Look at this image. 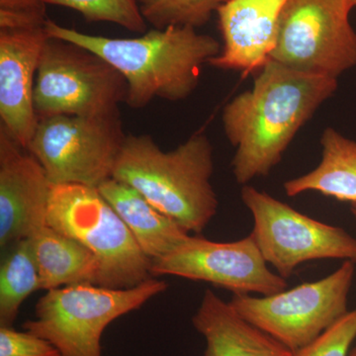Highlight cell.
I'll use <instances>...</instances> for the list:
<instances>
[{
  "instance_id": "cell-4",
  "label": "cell",
  "mask_w": 356,
  "mask_h": 356,
  "mask_svg": "<svg viewBox=\"0 0 356 356\" xmlns=\"http://www.w3.org/2000/svg\"><path fill=\"white\" fill-rule=\"evenodd\" d=\"M47 225L95 255L100 266L98 286L127 289L154 277L153 261L95 187L51 185Z\"/></svg>"
},
{
  "instance_id": "cell-16",
  "label": "cell",
  "mask_w": 356,
  "mask_h": 356,
  "mask_svg": "<svg viewBox=\"0 0 356 356\" xmlns=\"http://www.w3.org/2000/svg\"><path fill=\"white\" fill-rule=\"evenodd\" d=\"M98 191L127 225L152 261L170 254L191 238L186 229L124 182L110 178Z\"/></svg>"
},
{
  "instance_id": "cell-26",
  "label": "cell",
  "mask_w": 356,
  "mask_h": 356,
  "mask_svg": "<svg viewBox=\"0 0 356 356\" xmlns=\"http://www.w3.org/2000/svg\"><path fill=\"white\" fill-rule=\"evenodd\" d=\"M350 3L353 8H355V7H356V0H350Z\"/></svg>"
},
{
  "instance_id": "cell-13",
  "label": "cell",
  "mask_w": 356,
  "mask_h": 356,
  "mask_svg": "<svg viewBox=\"0 0 356 356\" xmlns=\"http://www.w3.org/2000/svg\"><path fill=\"white\" fill-rule=\"evenodd\" d=\"M44 24L0 28V126L25 149L39 121L34 89L49 39Z\"/></svg>"
},
{
  "instance_id": "cell-18",
  "label": "cell",
  "mask_w": 356,
  "mask_h": 356,
  "mask_svg": "<svg viewBox=\"0 0 356 356\" xmlns=\"http://www.w3.org/2000/svg\"><path fill=\"white\" fill-rule=\"evenodd\" d=\"M322 159L312 172L287 180L285 193L295 197L315 191L343 202L356 203V142L334 128H325L321 137Z\"/></svg>"
},
{
  "instance_id": "cell-14",
  "label": "cell",
  "mask_w": 356,
  "mask_h": 356,
  "mask_svg": "<svg viewBox=\"0 0 356 356\" xmlns=\"http://www.w3.org/2000/svg\"><path fill=\"white\" fill-rule=\"evenodd\" d=\"M285 2L226 0L217 10L222 50L209 65L220 70L257 74L275 48Z\"/></svg>"
},
{
  "instance_id": "cell-24",
  "label": "cell",
  "mask_w": 356,
  "mask_h": 356,
  "mask_svg": "<svg viewBox=\"0 0 356 356\" xmlns=\"http://www.w3.org/2000/svg\"><path fill=\"white\" fill-rule=\"evenodd\" d=\"M47 0H0V28L44 25Z\"/></svg>"
},
{
  "instance_id": "cell-6",
  "label": "cell",
  "mask_w": 356,
  "mask_h": 356,
  "mask_svg": "<svg viewBox=\"0 0 356 356\" xmlns=\"http://www.w3.org/2000/svg\"><path fill=\"white\" fill-rule=\"evenodd\" d=\"M127 95L125 77L104 58L72 42L49 37L35 83L38 120L58 115L116 113Z\"/></svg>"
},
{
  "instance_id": "cell-15",
  "label": "cell",
  "mask_w": 356,
  "mask_h": 356,
  "mask_svg": "<svg viewBox=\"0 0 356 356\" xmlns=\"http://www.w3.org/2000/svg\"><path fill=\"white\" fill-rule=\"evenodd\" d=\"M192 324L205 337L204 356L292 355L286 346L248 323L209 289L204 293Z\"/></svg>"
},
{
  "instance_id": "cell-19",
  "label": "cell",
  "mask_w": 356,
  "mask_h": 356,
  "mask_svg": "<svg viewBox=\"0 0 356 356\" xmlns=\"http://www.w3.org/2000/svg\"><path fill=\"white\" fill-rule=\"evenodd\" d=\"M40 290V275L31 240L14 243L0 267V327H13L20 306Z\"/></svg>"
},
{
  "instance_id": "cell-7",
  "label": "cell",
  "mask_w": 356,
  "mask_h": 356,
  "mask_svg": "<svg viewBox=\"0 0 356 356\" xmlns=\"http://www.w3.org/2000/svg\"><path fill=\"white\" fill-rule=\"evenodd\" d=\"M126 138L120 112L58 115L38 121L27 149L43 166L51 184L98 188L113 177Z\"/></svg>"
},
{
  "instance_id": "cell-10",
  "label": "cell",
  "mask_w": 356,
  "mask_h": 356,
  "mask_svg": "<svg viewBox=\"0 0 356 356\" xmlns=\"http://www.w3.org/2000/svg\"><path fill=\"white\" fill-rule=\"evenodd\" d=\"M241 198L254 217L252 235L262 257L284 280L308 261L356 264V238L346 229L312 219L250 185H243Z\"/></svg>"
},
{
  "instance_id": "cell-21",
  "label": "cell",
  "mask_w": 356,
  "mask_h": 356,
  "mask_svg": "<svg viewBox=\"0 0 356 356\" xmlns=\"http://www.w3.org/2000/svg\"><path fill=\"white\" fill-rule=\"evenodd\" d=\"M47 4L72 9L86 22L112 23L134 33L147 31L140 0H47Z\"/></svg>"
},
{
  "instance_id": "cell-3",
  "label": "cell",
  "mask_w": 356,
  "mask_h": 356,
  "mask_svg": "<svg viewBox=\"0 0 356 356\" xmlns=\"http://www.w3.org/2000/svg\"><path fill=\"white\" fill-rule=\"evenodd\" d=\"M213 173L214 149L205 134H194L168 152L142 134L127 135L112 178L139 192L188 233L199 235L219 206L211 184Z\"/></svg>"
},
{
  "instance_id": "cell-22",
  "label": "cell",
  "mask_w": 356,
  "mask_h": 356,
  "mask_svg": "<svg viewBox=\"0 0 356 356\" xmlns=\"http://www.w3.org/2000/svg\"><path fill=\"white\" fill-rule=\"evenodd\" d=\"M356 339V308L291 356H350Z\"/></svg>"
},
{
  "instance_id": "cell-8",
  "label": "cell",
  "mask_w": 356,
  "mask_h": 356,
  "mask_svg": "<svg viewBox=\"0 0 356 356\" xmlns=\"http://www.w3.org/2000/svg\"><path fill=\"white\" fill-rule=\"evenodd\" d=\"M355 264L344 261L334 273L270 296L233 294L231 306L245 320L296 351L312 343L348 312Z\"/></svg>"
},
{
  "instance_id": "cell-2",
  "label": "cell",
  "mask_w": 356,
  "mask_h": 356,
  "mask_svg": "<svg viewBox=\"0 0 356 356\" xmlns=\"http://www.w3.org/2000/svg\"><path fill=\"white\" fill-rule=\"evenodd\" d=\"M44 29L51 38L79 44L104 58L125 77L130 108H145L154 99H186L197 88L201 70L219 55L214 37L192 27L170 26L149 30L137 38H108L64 27L50 19Z\"/></svg>"
},
{
  "instance_id": "cell-11",
  "label": "cell",
  "mask_w": 356,
  "mask_h": 356,
  "mask_svg": "<svg viewBox=\"0 0 356 356\" xmlns=\"http://www.w3.org/2000/svg\"><path fill=\"white\" fill-rule=\"evenodd\" d=\"M152 273L205 281L233 294L270 296L288 286L286 280L268 269L252 234L229 243L191 236L177 250L154 261Z\"/></svg>"
},
{
  "instance_id": "cell-9",
  "label": "cell",
  "mask_w": 356,
  "mask_h": 356,
  "mask_svg": "<svg viewBox=\"0 0 356 356\" xmlns=\"http://www.w3.org/2000/svg\"><path fill=\"white\" fill-rule=\"evenodd\" d=\"M350 0H286L269 60L290 69L337 77L356 65Z\"/></svg>"
},
{
  "instance_id": "cell-20",
  "label": "cell",
  "mask_w": 356,
  "mask_h": 356,
  "mask_svg": "<svg viewBox=\"0 0 356 356\" xmlns=\"http://www.w3.org/2000/svg\"><path fill=\"white\" fill-rule=\"evenodd\" d=\"M226 0H140L147 24L156 29L170 26L197 28L207 24Z\"/></svg>"
},
{
  "instance_id": "cell-25",
  "label": "cell",
  "mask_w": 356,
  "mask_h": 356,
  "mask_svg": "<svg viewBox=\"0 0 356 356\" xmlns=\"http://www.w3.org/2000/svg\"><path fill=\"white\" fill-rule=\"evenodd\" d=\"M350 211L351 214H353V217L356 219V203L351 204ZM350 356H356V346L350 351Z\"/></svg>"
},
{
  "instance_id": "cell-5",
  "label": "cell",
  "mask_w": 356,
  "mask_h": 356,
  "mask_svg": "<svg viewBox=\"0 0 356 356\" xmlns=\"http://www.w3.org/2000/svg\"><path fill=\"white\" fill-rule=\"evenodd\" d=\"M166 288L153 277L127 289L79 284L49 290L37 303L36 318L23 329L53 344L60 356H102L104 330Z\"/></svg>"
},
{
  "instance_id": "cell-17",
  "label": "cell",
  "mask_w": 356,
  "mask_h": 356,
  "mask_svg": "<svg viewBox=\"0 0 356 356\" xmlns=\"http://www.w3.org/2000/svg\"><path fill=\"white\" fill-rule=\"evenodd\" d=\"M29 238L38 266L40 289L97 284L99 262L81 243L48 225Z\"/></svg>"
},
{
  "instance_id": "cell-1",
  "label": "cell",
  "mask_w": 356,
  "mask_h": 356,
  "mask_svg": "<svg viewBox=\"0 0 356 356\" xmlns=\"http://www.w3.org/2000/svg\"><path fill=\"white\" fill-rule=\"evenodd\" d=\"M337 79L305 74L269 60L250 90L222 110L225 135L236 154L234 177L245 185L267 177L282 159L300 129L334 95Z\"/></svg>"
},
{
  "instance_id": "cell-23",
  "label": "cell",
  "mask_w": 356,
  "mask_h": 356,
  "mask_svg": "<svg viewBox=\"0 0 356 356\" xmlns=\"http://www.w3.org/2000/svg\"><path fill=\"white\" fill-rule=\"evenodd\" d=\"M0 356H60L46 339L13 327H0Z\"/></svg>"
},
{
  "instance_id": "cell-12",
  "label": "cell",
  "mask_w": 356,
  "mask_h": 356,
  "mask_svg": "<svg viewBox=\"0 0 356 356\" xmlns=\"http://www.w3.org/2000/svg\"><path fill=\"white\" fill-rule=\"evenodd\" d=\"M51 184L38 159L0 126V247L47 225Z\"/></svg>"
}]
</instances>
